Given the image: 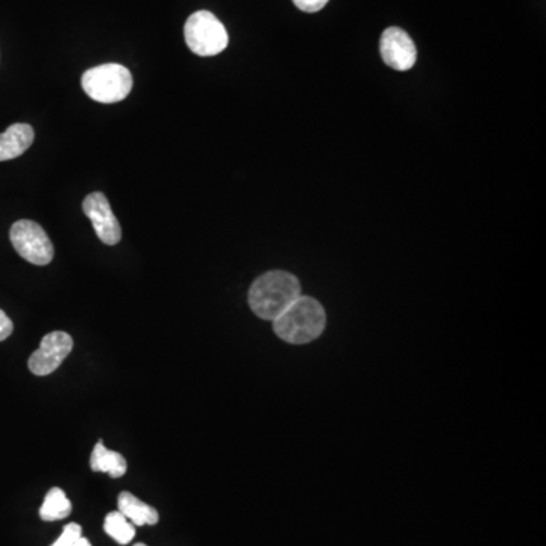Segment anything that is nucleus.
Masks as SVG:
<instances>
[{"label": "nucleus", "mask_w": 546, "mask_h": 546, "mask_svg": "<svg viewBox=\"0 0 546 546\" xmlns=\"http://www.w3.org/2000/svg\"><path fill=\"white\" fill-rule=\"evenodd\" d=\"M301 296V284L292 273L272 270L264 273L249 290L251 310L264 321H275Z\"/></svg>", "instance_id": "obj_1"}, {"label": "nucleus", "mask_w": 546, "mask_h": 546, "mask_svg": "<svg viewBox=\"0 0 546 546\" xmlns=\"http://www.w3.org/2000/svg\"><path fill=\"white\" fill-rule=\"evenodd\" d=\"M325 325L324 307L316 299L301 295L273 321V330L284 342L305 345L321 336Z\"/></svg>", "instance_id": "obj_2"}, {"label": "nucleus", "mask_w": 546, "mask_h": 546, "mask_svg": "<svg viewBox=\"0 0 546 546\" xmlns=\"http://www.w3.org/2000/svg\"><path fill=\"white\" fill-rule=\"evenodd\" d=\"M81 82L88 98L101 104H116L129 95L132 75L120 64H102L88 69Z\"/></svg>", "instance_id": "obj_3"}, {"label": "nucleus", "mask_w": 546, "mask_h": 546, "mask_svg": "<svg viewBox=\"0 0 546 546\" xmlns=\"http://www.w3.org/2000/svg\"><path fill=\"white\" fill-rule=\"evenodd\" d=\"M184 37L193 54L214 57L228 46V32L210 11H196L184 26Z\"/></svg>", "instance_id": "obj_4"}, {"label": "nucleus", "mask_w": 546, "mask_h": 546, "mask_svg": "<svg viewBox=\"0 0 546 546\" xmlns=\"http://www.w3.org/2000/svg\"><path fill=\"white\" fill-rule=\"evenodd\" d=\"M10 239L20 257L35 266H46L54 260L52 240L34 220L23 219L14 223Z\"/></svg>", "instance_id": "obj_5"}, {"label": "nucleus", "mask_w": 546, "mask_h": 546, "mask_svg": "<svg viewBox=\"0 0 546 546\" xmlns=\"http://www.w3.org/2000/svg\"><path fill=\"white\" fill-rule=\"evenodd\" d=\"M73 349V339L64 331L44 336L40 348L29 358V371L37 377H46L60 368V364L69 357Z\"/></svg>", "instance_id": "obj_6"}, {"label": "nucleus", "mask_w": 546, "mask_h": 546, "mask_svg": "<svg viewBox=\"0 0 546 546\" xmlns=\"http://www.w3.org/2000/svg\"><path fill=\"white\" fill-rule=\"evenodd\" d=\"M380 51L384 63L398 72H407L418 60L415 41L407 32L395 26L386 29L381 35Z\"/></svg>", "instance_id": "obj_7"}, {"label": "nucleus", "mask_w": 546, "mask_h": 546, "mask_svg": "<svg viewBox=\"0 0 546 546\" xmlns=\"http://www.w3.org/2000/svg\"><path fill=\"white\" fill-rule=\"evenodd\" d=\"M82 208H84L85 216L95 226L96 234L101 242L114 246L122 240V228H120L119 220L114 216L110 202L104 193L96 192L88 195L84 199Z\"/></svg>", "instance_id": "obj_8"}, {"label": "nucleus", "mask_w": 546, "mask_h": 546, "mask_svg": "<svg viewBox=\"0 0 546 546\" xmlns=\"http://www.w3.org/2000/svg\"><path fill=\"white\" fill-rule=\"evenodd\" d=\"M34 129L28 123H14L0 134V161L14 160L25 154L34 142Z\"/></svg>", "instance_id": "obj_9"}, {"label": "nucleus", "mask_w": 546, "mask_h": 546, "mask_svg": "<svg viewBox=\"0 0 546 546\" xmlns=\"http://www.w3.org/2000/svg\"><path fill=\"white\" fill-rule=\"evenodd\" d=\"M119 512L131 522L132 525L142 527V525H155L160 519L157 510L149 504L140 501L137 496L129 492H122L119 495Z\"/></svg>", "instance_id": "obj_10"}, {"label": "nucleus", "mask_w": 546, "mask_h": 546, "mask_svg": "<svg viewBox=\"0 0 546 546\" xmlns=\"http://www.w3.org/2000/svg\"><path fill=\"white\" fill-rule=\"evenodd\" d=\"M90 466L91 471L107 472L111 478L123 477L128 469L125 457L119 452L105 448L102 442H99L91 452Z\"/></svg>", "instance_id": "obj_11"}, {"label": "nucleus", "mask_w": 546, "mask_h": 546, "mask_svg": "<svg viewBox=\"0 0 546 546\" xmlns=\"http://www.w3.org/2000/svg\"><path fill=\"white\" fill-rule=\"evenodd\" d=\"M72 513V503L67 498L64 490L54 487L49 490L40 509V518L46 522L61 521Z\"/></svg>", "instance_id": "obj_12"}, {"label": "nucleus", "mask_w": 546, "mask_h": 546, "mask_svg": "<svg viewBox=\"0 0 546 546\" xmlns=\"http://www.w3.org/2000/svg\"><path fill=\"white\" fill-rule=\"evenodd\" d=\"M104 530L120 545H128L135 536V527L120 512L108 513L104 522Z\"/></svg>", "instance_id": "obj_13"}, {"label": "nucleus", "mask_w": 546, "mask_h": 546, "mask_svg": "<svg viewBox=\"0 0 546 546\" xmlns=\"http://www.w3.org/2000/svg\"><path fill=\"white\" fill-rule=\"evenodd\" d=\"M82 536L81 527L75 522L72 524H67L64 527L63 534L58 537L57 542L52 543L51 546H75V543L78 542L79 537Z\"/></svg>", "instance_id": "obj_14"}, {"label": "nucleus", "mask_w": 546, "mask_h": 546, "mask_svg": "<svg viewBox=\"0 0 546 546\" xmlns=\"http://www.w3.org/2000/svg\"><path fill=\"white\" fill-rule=\"evenodd\" d=\"M330 0H293V4L304 13H317L325 8Z\"/></svg>", "instance_id": "obj_15"}, {"label": "nucleus", "mask_w": 546, "mask_h": 546, "mask_svg": "<svg viewBox=\"0 0 546 546\" xmlns=\"http://www.w3.org/2000/svg\"><path fill=\"white\" fill-rule=\"evenodd\" d=\"M13 330V321H11L5 311L0 310V342H4L5 339H8V337L13 334Z\"/></svg>", "instance_id": "obj_16"}, {"label": "nucleus", "mask_w": 546, "mask_h": 546, "mask_svg": "<svg viewBox=\"0 0 546 546\" xmlns=\"http://www.w3.org/2000/svg\"><path fill=\"white\" fill-rule=\"evenodd\" d=\"M75 546H91V543L88 542V539L85 537H79L78 542L75 543Z\"/></svg>", "instance_id": "obj_17"}, {"label": "nucleus", "mask_w": 546, "mask_h": 546, "mask_svg": "<svg viewBox=\"0 0 546 546\" xmlns=\"http://www.w3.org/2000/svg\"><path fill=\"white\" fill-rule=\"evenodd\" d=\"M134 546H146L145 543H135Z\"/></svg>", "instance_id": "obj_18"}]
</instances>
